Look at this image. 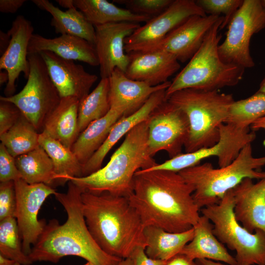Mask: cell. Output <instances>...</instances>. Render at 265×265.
Segmentation results:
<instances>
[{"label": "cell", "mask_w": 265, "mask_h": 265, "mask_svg": "<svg viewBox=\"0 0 265 265\" xmlns=\"http://www.w3.org/2000/svg\"><path fill=\"white\" fill-rule=\"evenodd\" d=\"M74 4L94 26L120 22L139 24L152 18L119 7L106 0H74Z\"/></svg>", "instance_id": "cell-29"}, {"label": "cell", "mask_w": 265, "mask_h": 265, "mask_svg": "<svg viewBox=\"0 0 265 265\" xmlns=\"http://www.w3.org/2000/svg\"><path fill=\"white\" fill-rule=\"evenodd\" d=\"M9 80L8 74L7 72H1L0 73V85L4 83L7 84Z\"/></svg>", "instance_id": "cell-49"}, {"label": "cell", "mask_w": 265, "mask_h": 265, "mask_svg": "<svg viewBox=\"0 0 265 265\" xmlns=\"http://www.w3.org/2000/svg\"><path fill=\"white\" fill-rule=\"evenodd\" d=\"M261 2L262 3L263 6L265 8V0H261Z\"/></svg>", "instance_id": "cell-52"}, {"label": "cell", "mask_w": 265, "mask_h": 265, "mask_svg": "<svg viewBox=\"0 0 265 265\" xmlns=\"http://www.w3.org/2000/svg\"><path fill=\"white\" fill-rule=\"evenodd\" d=\"M123 116L122 111L110 108L105 116L92 122L79 134L71 149L82 165L102 145L113 126Z\"/></svg>", "instance_id": "cell-27"}, {"label": "cell", "mask_w": 265, "mask_h": 265, "mask_svg": "<svg viewBox=\"0 0 265 265\" xmlns=\"http://www.w3.org/2000/svg\"><path fill=\"white\" fill-rule=\"evenodd\" d=\"M205 16L193 0H173L162 12L151 18L125 40L127 53L142 51L156 44L173 29L193 16Z\"/></svg>", "instance_id": "cell-13"}, {"label": "cell", "mask_w": 265, "mask_h": 265, "mask_svg": "<svg viewBox=\"0 0 265 265\" xmlns=\"http://www.w3.org/2000/svg\"><path fill=\"white\" fill-rule=\"evenodd\" d=\"M243 0H197L196 3L208 15L221 16L224 20L220 29L227 26L230 21L243 3Z\"/></svg>", "instance_id": "cell-36"}, {"label": "cell", "mask_w": 265, "mask_h": 265, "mask_svg": "<svg viewBox=\"0 0 265 265\" xmlns=\"http://www.w3.org/2000/svg\"><path fill=\"white\" fill-rule=\"evenodd\" d=\"M33 30L31 22L24 16L19 15L8 31L11 36L10 43L0 58V70H4L9 77L4 91L5 97L14 95L15 82L21 73L26 79L28 77V48Z\"/></svg>", "instance_id": "cell-17"}, {"label": "cell", "mask_w": 265, "mask_h": 265, "mask_svg": "<svg viewBox=\"0 0 265 265\" xmlns=\"http://www.w3.org/2000/svg\"><path fill=\"white\" fill-rule=\"evenodd\" d=\"M232 189L216 204L200 210L213 225L217 238L230 250L235 251L237 265H265V233H251L235 218Z\"/></svg>", "instance_id": "cell-8"}, {"label": "cell", "mask_w": 265, "mask_h": 265, "mask_svg": "<svg viewBox=\"0 0 265 265\" xmlns=\"http://www.w3.org/2000/svg\"><path fill=\"white\" fill-rule=\"evenodd\" d=\"M80 100L69 96L61 98L46 118L42 132L70 149L79 135L78 109Z\"/></svg>", "instance_id": "cell-25"}, {"label": "cell", "mask_w": 265, "mask_h": 265, "mask_svg": "<svg viewBox=\"0 0 265 265\" xmlns=\"http://www.w3.org/2000/svg\"><path fill=\"white\" fill-rule=\"evenodd\" d=\"M21 179L29 184L43 183L54 186L55 174L53 163L40 145L15 158Z\"/></svg>", "instance_id": "cell-31"}, {"label": "cell", "mask_w": 265, "mask_h": 265, "mask_svg": "<svg viewBox=\"0 0 265 265\" xmlns=\"http://www.w3.org/2000/svg\"><path fill=\"white\" fill-rule=\"evenodd\" d=\"M148 121V149L152 157L162 150L170 159L182 153L189 125L181 109L166 100L154 110Z\"/></svg>", "instance_id": "cell-12"}, {"label": "cell", "mask_w": 265, "mask_h": 265, "mask_svg": "<svg viewBox=\"0 0 265 265\" xmlns=\"http://www.w3.org/2000/svg\"><path fill=\"white\" fill-rule=\"evenodd\" d=\"M44 51L52 52L64 59L82 61L92 66L99 65L95 46L77 36L62 34L48 38L33 33L29 43L28 53H39Z\"/></svg>", "instance_id": "cell-23"}, {"label": "cell", "mask_w": 265, "mask_h": 265, "mask_svg": "<svg viewBox=\"0 0 265 265\" xmlns=\"http://www.w3.org/2000/svg\"><path fill=\"white\" fill-rule=\"evenodd\" d=\"M119 265H133L132 261L131 258L123 259Z\"/></svg>", "instance_id": "cell-51"}, {"label": "cell", "mask_w": 265, "mask_h": 265, "mask_svg": "<svg viewBox=\"0 0 265 265\" xmlns=\"http://www.w3.org/2000/svg\"><path fill=\"white\" fill-rule=\"evenodd\" d=\"M14 265H22L19 264V263L16 262Z\"/></svg>", "instance_id": "cell-54"}, {"label": "cell", "mask_w": 265, "mask_h": 265, "mask_svg": "<svg viewBox=\"0 0 265 265\" xmlns=\"http://www.w3.org/2000/svg\"><path fill=\"white\" fill-rule=\"evenodd\" d=\"M221 16H192L161 40L139 52L163 51L173 55L179 62H185L199 50L210 29Z\"/></svg>", "instance_id": "cell-16"}, {"label": "cell", "mask_w": 265, "mask_h": 265, "mask_svg": "<svg viewBox=\"0 0 265 265\" xmlns=\"http://www.w3.org/2000/svg\"><path fill=\"white\" fill-rule=\"evenodd\" d=\"M167 100L181 109L188 118L189 133L184 146L186 153L217 142L219 127L225 123L230 106L235 101L231 94L193 88L175 92Z\"/></svg>", "instance_id": "cell-5"}, {"label": "cell", "mask_w": 265, "mask_h": 265, "mask_svg": "<svg viewBox=\"0 0 265 265\" xmlns=\"http://www.w3.org/2000/svg\"><path fill=\"white\" fill-rule=\"evenodd\" d=\"M16 262L0 254V265H14Z\"/></svg>", "instance_id": "cell-48"}, {"label": "cell", "mask_w": 265, "mask_h": 265, "mask_svg": "<svg viewBox=\"0 0 265 265\" xmlns=\"http://www.w3.org/2000/svg\"><path fill=\"white\" fill-rule=\"evenodd\" d=\"M22 114L14 104L0 100V135L8 131Z\"/></svg>", "instance_id": "cell-40"}, {"label": "cell", "mask_w": 265, "mask_h": 265, "mask_svg": "<svg viewBox=\"0 0 265 265\" xmlns=\"http://www.w3.org/2000/svg\"><path fill=\"white\" fill-rule=\"evenodd\" d=\"M84 265H93L91 264L90 263L87 262V263L85 264Z\"/></svg>", "instance_id": "cell-53"}, {"label": "cell", "mask_w": 265, "mask_h": 265, "mask_svg": "<svg viewBox=\"0 0 265 265\" xmlns=\"http://www.w3.org/2000/svg\"><path fill=\"white\" fill-rule=\"evenodd\" d=\"M223 20L222 16L210 29L199 50L171 81L166 90V99L182 89L219 90L235 86L242 79L245 69L226 63L219 56L221 35L218 32Z\"/></svg>", "instance_id": "cell-7"}, {"label": "cell", "mask_w": 265, "mask_h": 265, "mask_svg": "<svg viewBox=\"0 0 265 265\" xmlns=\"http://www.w3.org/2000/svg\"><path fill=\"white\" fill-rule=\"evenodd\" d=\"M219 132L218 141L214 145L192 152L182 153L164 162L143 170H164L179 172L198 165L201 160L210 157H216L219 167H223L231 163L243 147L251 143L256 138L255 131L250 132L249 128L241 129L226 123L220 126Z\"/></svg>", "instance_id": "cell-11"}, {"label": "cell", "mask_w": 265, "mask_h": 265, "mask_svg": "<svg viewBox=\"0 0 265 265\" xmlns=\"http://www.w3.org/2000/svg\"><path fill=\"white\" fill-rule=\"evenodd\" d=\"M195 265H225L219 262L205 259H199L194 260Z\"/></svg>", "instance_id": "cell-46"}, {"label": "cell", "mask_w": 265, "mask_h": 265, "mask_svg": "<svg viewBox=\"0 0 265 265\" xmlns=\"http://www.w3.org/2000/svg\"><path fill=\"white\" fill-rule=\"evenodd\" d=\"M258 91L265 94V76L261 82Z\"/></svg>", "instance_id": "cell-50"}, {"label": "cell", "mask_w": 265, "mask_h": 265, "mask_svg": "<svg viewBox=\"0 0 265 265\" xmlns=\"http://www.w3.org/2000/svg\"><path fill=\"white\" fill-rule=\"evenodd\" d=\"M140 26L139 24L120 22L95 26V47L101 78H108L115 69L125 73L130 57L125 40Z\"/></svg>", "instance_id": "cell-15"}, {"label": "cell", "mask_w": 265, "mask_h": 265, "mask_svg": "<svg viewBox=\"0 0 265 265\" xmlns=\"http://www.w3.org/2000/svg\"><path fill=\"white\" fill-rule=\"evenodd\" d=\"M166 89L154 93L139 109L130 115L122 116L115 123L102 145L82 165V177L89 175L102 168L104 159L115 144L134 127L147 120L154 110L166 100Z\"/></svg>", "instance_id": "cell-22"}, {"label": "cell", "mask_w": 265, "mask_h": 265, "mask_svg": "<svg viewBox=\"0 0 265 265\" xmlns=\"http://www.w3.org/2000/svg\"><path fill=\"white\" fill-rule=\"evenodd\" d=\"M148 119L125 135L124 140L106 166L89 175L70 178L69 181L82 192H107L129 197L132 192L133 178L136 172L157 164L148 152Z\"/></svg>", "instance_id": "cell-4"}, {"label": "cell", "mask_w": 265, "mask_h": 265, "mask_svg": "<svg viewBox=\"0 0 265 265\" xmlns=\"http://www.w3.org/2000/svg\"><path fill=\"white\" fill-rule=\"evenodd\" d=\"M29 74L27 82L18 93L0 96V100L14 104L37 131H43L48 115L61 98L39 53H28Z\"/></svg>", "instance_id": "cell-9"}, {"label": "cell", "mask_w": 265, "mask_h": 265, "mask_svg": "<svg viewBox=\"0 0 265 265\" xmlns=\"http://www.w3.org/2000/svg\"><path fill=\"white\" fill-rule=\"evenodd\" d=\"M21 179L15 158L8 152L4 145L0 144V181H15Z\"/></svg>", "instance_id": "cell-39"}, {"label": "cell", "mask_w": 265, "mask_h": 265, "mask_svg": "<svg viewBox=\"0 0 265 265\" xmlns=\"http://www.w3.org/2000/svg\"><path fill=\"white\" fill-rule=\"evenodd\" d=\"M39 143L53 163L55 174L54 186L64 185L70 178L82 176V165L71 149L44 132L40 133Z\"/></svg>", "instance_id": "cell-30"}, {"label": "cell", "mask_w": 265, "mask_h": 265, "mask_svg": "<svg viewBox=\"0 0 265 265\" xmlns=\"http://www.w3.org/2000/svg\"><path fill=\"white\" fill-rule=\"evenodd\" d=\"M39 134L22 114L8 131L0 135V140L10 154L16 158L39 146Z\"/></svg>", "instance_id": "cell-33"}, {"label": "cell", "mask_w": 265, "mask_h": 265, "mask_svg": "<svg viewBox=\"0 0 265 265\" xmlns=\"http://www.w3.org/2000/svg\"><path fill=\"white\" fill-rule=\"evenodd\" d=\"M130 62L125 74L130 79L155 86L168 81L180 68L179 61L163 51L136 52L128 53Z\"/></svg>", "instance_id": "cell-20"}, {"label": "cell", "mask_w": 265, "mask_h": 265, "mask_svg": "<svg viewBox=\"0 0 265 265\" xmlns=\"http://www.w3.org/2000/svg\"><path fill=\"white\" fill-rule=\"evenodd\" d=\"M17 199L14 181L0 183V221L15 217Z\"/></svg>", "instance_id": "cell-38"}, {"label": "cell", "mask_w": 265, "mask_h": 265, "mask_svg": "<svg viewBox=\"0 0 265 265\" xmlns=\"http://www.w3.org/2000/svg\"><path fill=\"white\" fill-rule=\"evenodd\" d=\"M166 265H195L194 261L186 255L179 253L167 261Z\"/></svg>", "instance_id": "cell-43"}, {"label": "cell", "mask_w": 265, "mask_h": 265, "mask_svg": "<svg viewBox=\"0 0 265 265\" xmlns=\"http://www.w3.org/2000/svg\"><path fill=\"white\" fill-rule=\"evenodd\" d=\"M193 192L178 172L139 170L133 178L128 198L145 227L152 225L180 233L192 228L200 217Z\"/></svg>", "instance_id": "cell-1"}, {"label": "cell", "mask_w": 265, "mask_h": 265, "mask_svg": "<svg viewBox=\"0 0 265 265\" xmlns=\"http://www.w3.org/2000/svg\"><path fill=\"white\" fill-rule=\"evenodd\" d=\"M227 26L226 37L218 46L221 59L244 69L254 67L250 51L251 39L265 28V8L261 0H243Z\"/></svg>", "instance_id": "cell-10"}, {"label": "cell", "mask_w": 265, "mask_h": 265, "mask_svg": "<svg viewBox=\"0 0 265 265\" xmlns=\"http://www.w3.org/2000/svg\"><path fill=\"white\" fill-rule=\"evenodd\" d=\"M81 193L69 181L66 192H56L54 195L65 209L67 218L62 224L55 219L47 223L28 255L32 262L57 263L64 257L75 256L93 265H119L123 259L106 253L90 233L83 214Z\"/></svg>", "instance_id": "cell-2"}, {"label": "cell", "mask_w": 265, "mask_h": 265, "mask_svg": "<svg viewBox=\"0 0 265 265\" xmlns=\"http://www.w3.org/2000/svg\"><path fill=\"white\" fill-rule=\"evenodd\" d=\"M173 0H114L131 12L153 18L162 12Z\"/></svg>", "instance_id": "cell-37"}, {"label": "cell", "mask_w": 265, "mask_h": 265, "mask_svg": "<svg viewBox=\"0 0 265 265\" xmlns=\"http://www.w3.org/2000/svg\"><path fill=\"white\" fill-rule=\"evenodd\" d=\"M83 216L92 237L106 253L125 259L145 249L144 225L128 197L107 192H82Z\"/></svg>", "instance_id": "cell-3"}, {"label": "cell", "mask_w": 265, "mask_h": 265, "mask_svg": "<svg viewBox=\"0 0 265 265\" xmlns=\"http://www.w3.org/2000/svg\"><path fill=\"white\" fill-rule=\"evenodd\" d=\"M17 199L15 218L20 230L23 250L28 256L47 224L38 213L44 202L56 191L43 183L29 184L22 179L14 181Z\"/></svg>", "instance_id": "cell-14"}, {"label": "cell", "mask_w": 265, "mask_h": 265, "mask_svg": "<svg viewBox=\"0 0 265 265\" xmlns=\"http://www.w3.org/2000/svg\"><path fill=\"white\" fill-rule=\"evenodd\" d=\"M56 1L62 7L70 9L75 7L74 0H56Z\"/></svg>", "instance_id": "cell-47"}, {"label": "cell", "mask_w": 265, "mask_h": 265, "mask_svg": "<svg viewBox=\"0 0 265 265\" xmlns=\"http://www.w3.org/2000/svg\"><path fill=\"white\" fill-rule=\"evenodd\" d=\"M11 36L9 32L0 31V53L2 55L7 48L10 41Z\"/></svg>", "instance_id": "cell-44"}, {"label": "cell", "mask_w": 265, "mask_h": 265, "mask_svg": "<svg viewBox=\"0 0 265 265\" xmlns=\"http://www.w3.org/2000/svg\"><path fill=\"white\" fill-rule=\"evenodd\" d=\"M146 241L145 251L150 258L167 261L180 253L194 237L193 228L183 232L172 233L149 225L144 229Z\"/></svg>", "instance_id": "cell-28"}, {"label": "cell", "mask_w": 265, "mask_h": 265, "mask_svg": "<svg viewBox=\"0 0 265 265\" xmlns=\"http://www.w3.org/2000/svg\"><path fill=\"white\" fill-rule=\"evenodd\" d=\"M254 131L259 129L265 130V116L262 117L253 122L250 126Z\"/></svg>", "instance_id": "cell-45"}, {"label": "cell", "mask_w": 265, "mask_h": 265, "mask_svg": "<svg viewBox=\"0 0 265 265\" xmlns=\"http://www.w3.org/2000/svg\"><path fill=\"white\" fill-rule=\"evenodd\" d=\"M265 156L255 157L251 143L243 147L236 159L228 165L215 168L210 162L198 164L178 173L194 189L192 196L200 210L218 204L225 194L243 179L261 180L265 171Z\"/></svg>", "instance_id": "cell-6"}, {"label": "cell", "mask_w": 265, "mask_h": 265, "mask_svg": "<svg viewBox=\"0 0 265 265\" xmlns=\"http://www.w3.org/2000/svg\"><path fill=\"white\" fill-rule=\"evenodd\" d=\"M108 78H101L97 86L80 101L78 109L79 134L92 122L105 116L110 110Z\"/></svg>", "instance_id": "cell-32"}, {"label": "cell", "mask_w": 265, "mask_h": 265, "mask_svg": "<svg viewBox=\"0 0 265 265\" xmlns=\"http://www.w3.org/2000/svg\"><path fill=\"white\" fill-rule=\"evenodd\" d=\"M43 58L60 98L73 96L80 101L89 93L98 77L87 72L73 60L47 51L39 53Z\"/></svg>", "instance_id": "cell-18"}, {"label": "cell", "mask_w": 265, "mask_h": 265, "mask_svg": "<svg viewBox=\"0 0 265 265\" xmlns=\"http://www.w3.org/2000/svg\"><path fill=\"white\" fill-rule=\"evenodd\" d=\"M26 1V0H0V11L4 13H15Z\"/></svg>", "instance_id": "cell-42"}, {"label": "cell", "mask_w": 265, "mask_h": 265, "mask_svg": "<svg viewBox=\"0 0 265 265\" xmlns=\"http://www.w3.org/2000/svg\"><path fill=\"white\" fill-rule=\"evenodd\" d=\"M133 265H166L167 261L154 259L146 254L145 248L138 247L132 253L130 257Z\"/></svg>", "instance_id": "cell-41"}, {"label": "cell", "mask_w": 265, "mask_h": 265, "mask_svg": "<svg viewBox=\"0 0 265 265\" xmlns=\"http://www.w3.org/2000/svg\"><path fill=\"white\" fill-rule=\"evenodd\" d=\"M193 228L194 237L180 253L193 261L205 259L237 265L235 257L228 252L225 245L214 235L213 225L206 216L200 215Z\"/></svg>", "instance_id": "cell-24"}, {"label": "cell", "mask_w": 265, "mask_h": 265, "mask_svg": "<svg viewBox=\"0 0 265 265\" xmlns=\"http://www.w3.org/2000/svg\"><path fill=\"white\" fill-rule=\"evenodd\" d=\"M0 254L22 265L33 263L23 250L22 238L15 217L0 221Z\"/></svg>", "instance_id": "cell-35"}, {"label": "cell", "mask_w": 265, "mask_h": 265, "mask_svg": "<svg viewBox=\"0 0 265 265\" xmlns=\"http://www.w3.org/2000/svg\"><path fill=\"white\" fill-rule=\"evenodd\" d=\"M264 116L265 94L257 91L246 99L235 100L230 106L225 123L246 129L255 121Z\"/></svg>", "instance_id": "cell-34"}, {"label": "cell", "mask_w": 265, "mask_h": 265, "mask_svg": "<svg viewBox=\"0 0 265 265\" xmlns=\"http://www.w3.org/2000/svg\"><path fill=\"white\" fill-rule=\"evenodd\" d=\"M108 98L110 108L122 111L125 116L139 109L154 93L167 89L171 81L152 86L128 78L125 72L115 69L108 78Z\"/></svg>", "instance_id": "cell-21"}, {"label": "cell", "mask_w": 265, "mask_h": 265, "mask_svg": "<svg viewBox=\"0 0 265 265\" xmlns=\"http://www.w3.org/2000/svg\"><path fill=\"white\" fill-rule=\"evenodd\" d=\"M32 2L52 15L51 25L57 33L77 36L94 45L95 27L76 7L63 11L48 0H32Z\"/></svg>", "instance_id": "cell-26"}, {"label": "cell", "mask_w": 265, "mask_h": 265, "mask_svg": "<svg viewBox=\"0 0 265 265\" xmlns=\"http://www.w3.org/2000/svg\"><path fill=\"white\" fill-rule=\"evenodd\" d=\"M236 219L251 233H265V178H245L232 189Z\"/></svg>", "instance_id": "cell-19"}]
</instances>
